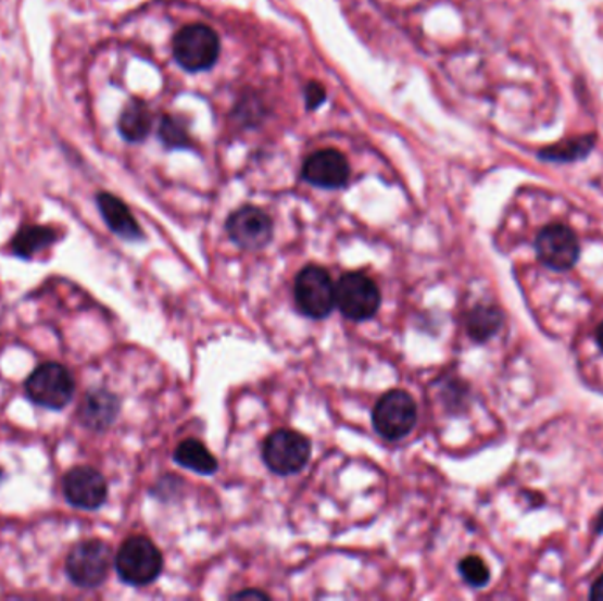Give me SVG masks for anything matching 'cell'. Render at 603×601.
Masks as SVG:
<instances>
[{"label": "cell", "instance_id": "cell-20", "mask_svg": "<svg viewBox=\"0 0 603 601\" xmlns=\"http://www.w3.org/2000/svg\"><path fill=\"white\" fill-rule=\"evenodd\" d=\"M160 140L168 149H189L192 145L188 127L183 118L166 115L160 124Z\"/></svg>", "mask_w": 603, "mask_h": 601}, {"label": "cell", "instance_id": "cell-2", "mask_svg": "<svg viewBox=\"0 0 603 601\" xmlns=\"http://www.w3.org/2000/svg\"><path fill=\"white\" fill-rule=\"evenodd\" d=\"M219 52V36L206 25H186L175 34V61L189 73H200L214 67Z\"/></svg>", "mask_w": 603, "mask_h": 601}, {"label": "cell", "instance_id": "cell-9", "mask_svg": "<svg viewBox=\"0 0 603 601\" xmlns=\"http://www.w3.org/2000/svg\"><path fill=\"white\" fill-rule=\"evenodd\" d=\"M226 231L239 248L248 251L263 249L272 240L274 224L271 215L257 206L248 205L235 210L226 221Z\"/></svg>", "mask_w": 603, "mask_h": 601}, {"label": "cell", "instance_id": "cell-12", "mask_svg": "<svg viewBox=\"0 0 603 601\" xmlns=\"http://www.w3.org/2000/svg\"><path fill=\"white\" fill-rule=\"evenodd\" d=\"M64 496L73 506L81 510H98L108 498V485L103 475L95 467L78 466L67 471L62 481Z\"/></svg>", "mask_w": 603, "mask_h": 601}, {"label": "cell", "instance_id": "cell-18", "mask_svg": "<svg viewBox=\"0 0 603 601\" xmlns=\"http://www.w3.org/2000/svg\"><path fill=\"white\" fill-rule=\"evenodd\" d=\"M501 327V313L491 305H478L473 309L466 320L469 337L477 342H486L491 339Z\"/></svg>", "mask_w": 603, "mask_h": 601}, {"label": "cell", "instance_id": "cell-5", "mask_svg": "<svg viewBox=\"0 0 603 601\" xmlns=\"http://www.w3.org/2000/svg\"><path fill=\"white\" fill-rule=\"evenodd\" d=\"M336 305L348 320L367 322L381 305L378 285L362 272H348L336 285Z\"/></svg>", "mask_w": 603, "mask_h": 601}, {"label": "cell", "instance_id": "cell-25", "mask_svg": "<svg viewBox=\"0 0 603 601\" xmlns=\"http://www.w3.org/2000/svg\"><path fill=\"white\" fill-rule=\"evenodd\" d=\"M596 340H599L600 348L603 350V323L600 325L599 330H596Z\"/></svg>", "mask_w": 603, "mask_h": 601}, {"label": "cell", "instance_id": "cell-15", "mask_svg": "<svg viewBox=\"0 0 603 601\" xmlns=\"http://www.w3.org/2000/svg\"><path fill=\"white\" fill-rule=\"evenodd\" d=\"M152 129V113L140 99H135L122 110L118 118V133L129 143H140Z\"/></svg>", "mask_w": 603, "mask_h": 601}, {"label": "cell", "instance_id": "cell-14", "mask_svg": "<svg viewBox=\"0 0 603 601\" xmlns=\"http://www.w3.org/2000/svg\"><path fill=\"white\" fill-rule=\"evenodd\" d=\"M99 212L103 215L104 223L113 234L126 240H141L143 231L140 224L136 223L131 210L127 209L126 203L121 198L113 197L110 192H99Z\"/></svg>", "mask_w": 603, "mask_h": 601}, {"label": "cell", "instance_id": "cell-24", "mask_svg": "<svg viewBox=\"0 0 603 601\" xmlns=\"http://www.w3.org/2000/svg\"><path fill=\"white\" fill-rule=\"evenodd\" d=\"M591 600L594 601H603V575L602 577L593 584V588H591Z\"/></svg>", "mask_w": 603, "mask_h": 601}, {"label": "cell", "instance_id": "cell-1", "mask_svg": "<svg viewBox=\"0 0 603 601\" xmlns=\"http://www.w3.org/2000/svg\"><path fill=\"white\" fill-rule=\"evenodd\" d=\"M163 554L146 536H131L122 543L115 558L118 577L129 586H149L163 572Z\"/></svg>", "mask_w": 603, "mask_h": 601}, {"label": "cell", "instance_id": "cell-11", "mask_svg": "<svg viewBox=\"0 0 603 601\" xmlns=\"http://www.w3.org/2000/svg\"><path fill=\"white\" fill-rule=\"evenodd\" d=\"M347 155L336 149H323L309 155L302 164V178L322 189H341L350 180Z\"/></svg>", "mask_w": 603, "mask_h": 601}, {"label": "cell", "instance_id": "cell-26", "mask_svg": "<svg viewBox=\"0 0 603 601\" xmlns=\"http://www.w3.org/2000/svg\"><path fill=\"white\" fill-rule=\"evenodd\" d=\"M596 527H599V531H603V513L602 517L599 518V524H596Z\"/></svg>", "mask_w": 603, "mask_h": 601}, {"label": "cell", "instance_id": "cell-23", "mask_svg": "<svg viewBox=\"0 0 603 601\" xmlns=\"http://www.w3.org/2000/svg\"><path fill=\"white\" fill-rule=\"evenodd\" d=\"M234 598H257V600H267L268 594L257 591V589H248V591H240L234 594Z\"/></svg>", "mask_w": 603, "mask_h": 601}, {"label": "cell", "instance_id": "cell-13", "mask_svg": "<svg viewBox=\"0 0 603 601\" xmlns=\"http://www.w3.org/2000/svg\"><path fill=\"white\" fill-rule=\"evenodd\" d=\"M118 411H121L118 397L103 388H98L85 393L78 415L87 429L103 433L117 420Z\"/></svg>", "mask_w": 603, "mask_h": 601}, {"label": "cell", "instance_id": "cell-8", "mask_svg": "<svg viewBox=\"0 0 603 601\" xmlns=\"http://www.w3.org/2000/svg\"><path fill=\"white\" fill-rule=\"evenodd\" d=\"M416 424V404L404 390H392L379 399L373 411V425L381 438L399 441Z\"/></svg>", "mask_w": 603, "mask_h": 601}, {"label": "cell", "instance_id": "cell-16", "mask_svg": "<svg viewBox=\"0 0 603 601\" xmlns=\"http://www.w3.org/2000/svg\"><path fill=\"white\" fill-rule=\"evenodd\" d=\"M55 240V229L48 228V226H38V224H28V226L20 229L18 234L14 235L11 249H13L16 256L30 260L38 252L50 248Z\"/></svg>", "mask_w": 603, "mask_h": 601}, {"label": "cell", "instance_id": "cell-3", "mask_svg": "<svg viewBox=\"0 0 603 601\" xmlns=\"http://www.w3.org/2000/svg\"><path fill=\"white\" fill-rule=\"evenodd\" d=\"M75 388L70 371L55 362L39 365L25 381L28 399L47 410H64L75 396Z\"/></svg>", "mask_w": 603, "mask_h": 601}, {"label": "cell", "instance_id": "cell-17", "mask_svg": "<svg viewBox=\"0 0 603 601\" xmlns=\"http://www.w3.org/2000/svg\"><path fill=\"white\" fill-rule=\"evenodd\" d=\"M174 459L186 469L194 471L198 475H214L219 464L211 450L198 439H186L175 448Z\"/></svg>", "mask_w": 603, "mask_h": 601}, {"label": "cell", "instance_id": "cell-21", "mask_svg": "<svg viewBox=\"0 0 603 601\" xmlns=\"http://www.w3.org/2000/svg\"><path fill=\"white\" fill-rule=\"evenodd\" d=\"M458 572H461L464 580H466L469 586H473V588H483V586L489 583V578H491L487 564L483 563L478 555H468V558H464V560L458 563Z\"/></svg>", "mask_w": 603, "mask_h": 601}, {"label": "cell", "instance_id": "cell-19", "mask_svg": "<svg viewBox=\"0 0 603 601\" xmlns=\"http://www.w3.org/2000/svg\"><path fill=\"white\" fill-rule=\"evenodd\" d=\"M593 136H582L576 140L563 141V143L552 145L540 152V158L554 161V163H571L577 159L586 158L593 149Z\"/></svg>", "mask_w": 603, "mask_h": 601}, {"label": "cell", "instance_id": "cell-4", "mask_svg": "<svg viewBox=\"0 0 603 601\" xmlns=\"http://www.w3.org/2000/svg\"><path fill=\"white\" fill-rule=\"evenodd\" d=\"M112 561V549L104 541H81L71 549L66 560V572L71 583L76 584L78 588L96 589L106 580Z\"/></svg>", "mask_w": 603, "mask_h": 601}, {"label": "cell", "instance_id": "cell-6", "mask_svg": "<svg viewBox=\"0 0 603 601\" xmlns=\"http://www.w3.org/2000/svg\"><path fill=\"white\" fill-rule=\"evenodd\" d=\"M296 302L300 313L323 320L336 308V285L325 268L309 265L296 279Z\"/></svg>", "mask_w": 603, "mask_h": 601}, {"label": "cell", "instance_id": "cell-22", "mask_svg": "<svg viewBox=\"0 0 603 601\" xmlns=\"http://www.w3.org/2000/svg\"><path fill=\"white\" fill-rule=\"evenodd\" d=\"M305 104H307L309 110H316V108L322 107L327 99V92L323 89L322 84H316V82H311L305 87Z\"/></svg>", "mask_w": 603, "mask_h": 601}, {"label": "cell", "instance_id": "cell-7", "mask_svg": "<svg viewBox=\"0 0 603 601\" xmlns=\"http://www.w3.org/2000/svg\"><path fill=\"white\" fill-rule=\"evenodd\" d=\"M311 441L297 430L272 433L263 443V461L276 475H296L307 466Z\"/></svg>", "mask_w": 603, "mask_h": 601}, {"label": "cell", "instance_id": "cell-10", "mask_svg": "<svg viewBox=\"0 0 603 601\" xmlns=\"http://www.w3.org/2000/svg\"><path fill=\"white\" fill-rule=\"evenodd\" d=\"M537 254L552 271H570L579 260V242L574 231L563 224H551L537 237Z\"/></svg>", "mask_w": 603, "mask_h": 601}]
</instances>
